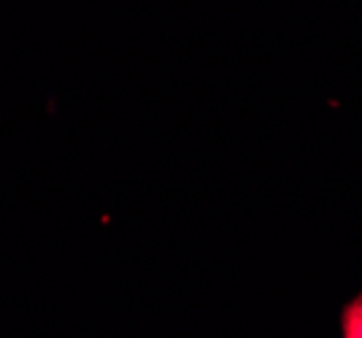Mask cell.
Listing matches in <instances>:
<instances>
[{
	"instance_id": "cell-1",
	"label": "cell",
	"mask_w": 362,
	"mask_h": 338,
	"mask_svg": "<svg viewBox=\"0 0 362 338\" xmlns=\"http://www.w3.org/2000/svg\"><path fill=\"white\" fill-rule=\"evenodd\" d=\"M341 333L344 338H362V295L346 303L341 314Z\"/></svg>"
}]
</instances>
